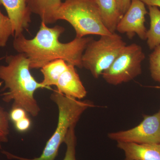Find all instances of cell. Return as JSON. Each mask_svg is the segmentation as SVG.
I'll return each mask as SVG.
<instances>
[{
  "label": "cell",
  "instance_id": "obj_7",
  "mask_svg": "<svg viewBox=\"0 0 160 160\" xmlns=\"http://www.w3.org/2000/svg\"><path fill=\"white\" fill-rule=\"evenodd\" d=\"M108 138L117 142L138 144L160 143V109L152 115H146L137 126L128 130L110 132Z\"/></svg>",
  "mask_w": 160,
  "mask_h": 160
},
{
  "label": "cell",
  "instance_id": "obj_20",
  "mask_svg": "<svg viewBox=\"0 0 160 160\" xmlns=\"http://www.w3.org/2000/svg\"><path fill=\"white\" fill-rule=\"evenodd\" d=\"M27 112L19 107H12L9 113V120L15 123L26 117Z\"/></svg>",
  "mask_w": 160,
  "mask_h": 160
},
{
  "label": "cell",
  "instance_id": "obj_24",
  "mask_svg": "<svg viewBox=\"0 0 160 160\" xmlns=\"http://www.w3.org/2000/svg\"><path fill=\"white\" fill-rule=\"evenodd\" d=\"M155 88H157V89H160V85L159 86H156Z\"/></svg>",
  "mask_w": 160,
  "mask_h": 160
},
{
  "label": "cell",
  "instance_id": "obj_19",
  "mask_svg": "<svg viewBox=\"0 0 160 160\" xmlns=\"http://www.w3.org/2000/svg\"><path fill=\"white\" fill-rule=\"evenodd\" d=\"M9 113L0 106V142H7L9 134Z\"/></svg>",
  "mask_w": 160,
  "mask_h": 160
},
{
  "label": "cell",
  "instance_id": "obj_12",
  "mask_svg": "<svg viewBox=\"0 0 160 160\" xmlns=\"http://www.w3.org/2000/svg\"><path fill=\"white\" fill-rule=\"evenodd\" d=\"M62 3L61 0H27L31 13L39 16L47 25L57 22V13Z\"/></svg>",
  "mask_w": 160,
  "mask_h": 160
},
{
  "label": "cell",
  "instance_id": "obj_21",
  "mask_svg": "<svg viewBox=\"0 0 160 160\" xmlns=\"http://www.w3.org/2000/svg\"><path fill=\"white\" fill-rule=\"evenodd\" d=\"M31 121L29 118L26 117L15 123V127L17 131L24 132L29 129L31 126Z\"/></svg>",
  "mask_w": 160,
  "mask_h": 160
},
{
  "label": "cell",
  "instance_id": "obj_8",
  "mask_svg": "<svg viewBox=\"0 0 160 160\" xmlns=\"http://www.w3.org/2000/svg\"><path fill=\"white\" fill-rule=\"evenodd\" d=\"M145 5L140 0H131L129 9L118 23L116 31L126 33L130 39L136 34L141 40H146L147 30L145 22L148 12Z\"/></svg>",
  "mask_w": 160,
  "mask_h": 160
},
{
  "label": "cell",
  "instance_id": "obj_2",
  "mask_svg": "<svg viewBox=\"0 0 160 160\" xmlns=\"http://www.w3.org/2000/svg\"><path fill=\"white\" fill-rule=\"evenodd\" d=\"M6 65L0 64V79L4 83L3 101L12 102V107H19L32 116L36 117L41 109L34 98L37 90L45 88L38 82L30 71V62L25 54L18 53L6 58Z\"/></svg>",
  "mask_w": 160,
  "mask_h": 160
},
{
  "label": "cell",
  "instance_id": "obj_22",
  "mask_svg": "<svg viewBox=\"0 0 160 160\" xmlns=\"http://www.w3.org/2000/svg\"><path fill=\"white\" fill-rule=\"evenodd\" d=\"M116 1L118 10L122 18L129 9L131 4V0H116Z\"/></svg>",
  "mask_w": 160,
  "mask_h": 160
},
{
  "label": "cell",
  "instance_id": "obj_17",
  "mask_svg": "<svg viewBox=\"0 0 160 160\" xmlns=\"http://www.w3.org/2000/svg\"><path fill=\"white\" fill-rule=\"evenodd\" d=\"M76 125L70 127L66 135L64 142L66 144V150L65 158L63 160H77L76 157V147L77 139L75 135Z\"/></svg>",
  "mask_w": 160,
  "mask_h": 160
},
{
  "label": "cell",
  "instance_id": "obj_13",
  "mask_svg": "<svg viewBox=\"0 0 160 160\" xmlns=\"http://www.w3.org/2000/svg\"><path fill=\"white\" fill-rule=\"evenodd\" d=\"M99 10L104 26L112 33L116 31V27L122 17L116 0H94Z\"/></svg>",
  "mask_w": 160,
  "mask_h": 160
},
{
  "label": "cell",
  "instance_id": "obj_18",
  "mask_svg": "<svg viewBox=\"0 0 160 160\" xmlns=\"http://www.w3.org/2000/svg\"><path fill=\"white\" fill-rule=\"evenodd\" d=\"M149 70L152 79L160 83V45L153 50L149 56Z\"/></svg>",
  "mask_w": 160,
  "mask_h": 160
},
{
  "label": "cell",
  "instance_id": "obj_10",
  "mask_svg": "<svg viewBox=\"0 0 160 160\" xmlns=\"http://www.w3.org/2000/svg\"><path fill=\"white\" fill-rule=\"evenodd\" d=\"M56 86L58 92L77 99L84 98L87 93L75 66L69 64L67 69L60 77Z\"/></svg>",
  "mask_w": 160,
  "mask_h": 160
},
{
  "label": "cell",
  "instance_id": "obj_11",
  "mask_svg": "<svg viewBox=\"0 0 160 160\" xmlns=\"http://www.w3.org/2000/svg\"><path fill=\"white\" fill-rule=\"evenodd\" d=\"M117 146L124 152V160H160V143L138 144L118 142Z\"/></svg>",
  "mask_w": 160,
  "mask_h": 160
},
{
  "label": "cell",
  "instance_id": "obj_9",
  "mask_svg": "<svg viewBox=\"0 0 160 160\" xmlns=\"http://www.w3.org/2000/svg\"><path fill=\"white\" fill-rule=\"evenodd\" d=\"M10 19L14 32V37L22 34L31 22V12L27 6V0H0Z\"/></svg>",
  "mask_w": 160,
  "mask_h": 160
},
{
  "label": "cell",
  "instance_id": "obj_4",
  "mask_svg": "<svg viewBox=\"0 0 160 160\" xmlns=\"http://www.w3.org/2000/svg\"><path fill=\"white\" fill-rule=\"evenodd\" d=\"M56 19L68 22L74 29L76 38L112 34L104 26L94 0H65L58 10Z\"/></svg>",
  "mask_w": 160,
  "mask_h": 160
},
{
  "label": "cell",
  "instance_id": "obj_16",
  "mask_svg": "<svg viewBox=\"0 0 160 160\" xmlns=\"http://www.w3.org/2000/svg\"><path fill=\"white\" fill-rule=\"evenodd\" d=\"M14 37L13 27L10 19L0 10V47H5L9 38Z\"/></svg>",
  "mask_w": 160,
  "mask_h": 160
},
{
  "label": "cell",
  "instance_id": "obj_15",
  "mask_svg": "<svg viewBox=\"0 0 160 160\" xmlns=\"http://www.w3.org/2000/svg\"><path fill=\"white\" fill-rule=\"evenodd\" d=\"M150 18V27L147 30L146 40L150 50L160 45V10L154 6H148Z\"/></svg>",
  "mask_w": 160,
  "mask_h": 160
},
{
  "label": "cell",
  "instance_id": "obj_25",
  "mask_svg": "<svg viewBox=\"0 0 160 160\" xmlns=\"http://www.w3.org/2000/svg\"><path fill=\"white\" fill-rule=\"evenodd\" d=\"M2 148V146H1V142H0V149Z\"/></svg>",
  "mask_w": 160,
  "mask_h": 160
},
{
  "label": "cell",
  "instance_id": "obj_23",
  "mask_svg": "<svg viewBox=\"0 0 160 160\" xmlns=\"http://www.w3.org/2000/svg\"><path fill=\"white\" fill-rule=\"evenodd\" d=\"M147 6H156L160 8V0H140Z\"/></svg>",
  "mask_w": 160,
  "mask_h": 160
},
{
  "label": "cell",
  "instance_id": "obj_5",
  "mask_svg": "<svg viewBox=\"0 0 160 160\" xmlns=\"http://www.w3.org/2000/svg\"><path fill=\"white\" fill-rule=\"evenodd\" d=\"M127 45L122 38L115 32L92 39L87 45L82 57L83 68L98 78L103 72L111 66L122 49Z\"/></svg>",
  "mask_w": 160,
  "mask_h": 160
},
{
  "label": "cell",
  "instance_id": "obj_1",
  "mask_svg": "<svg viewBox=\"0 0 160 160\" xmlns=\"http://www.w3.org/2000/svg\"><path fill=\"white\" fill-rule=\"evenodd\" d=\"M62 26L49 27L43 22L36 35L28 39L22 34L14 37L13 47L18 53L26 55L30 62V69H41L52 61L64 60L69 65L82 68V57L92 37L78 38L68 43L59 38L65 32Z\"/></svg>",
  "mask_w": 160,
  "mask_h": 160
},
{
  "label": "cell",
  "instance_id": "obj_3",
  "mask_svg": "<svg viewBox=\"0 0 160 160\" xmlns=\"http://www.w3.org/2000/svg\"><path fill=\"white\" fill-rule=\"evenodd\" d=\"M50 99L58 106V119L55 131L46 143L42 154L39 157L28 159L4 151V154L8 158L18 160H54L57 156L60 146L64 142L70 127L76 125L84 112L94 106L91 101H82L68 97L57 90L52 93Z\"/></svg>",
  "mask_w": 160,
  "mask_h": 160
},
{
  "label": "cell",
  "instance_id": "obj_6",
  "mask_svg": "<svg viewBox=\"0 0 160 160\" xmlns=\"http://www.w3.org/2000/svg\"><path fill=\"white\" fill-rule=\"evenodd\" d=\"M145 54L140 45L132 43L122 49L113 62L102 73L108 84L118 86L128 82L142 72V63Z\"/></svg>",
  "mask_w": 160,
  "mask_h": 160
},
{
  "label": "cell",
  "instance_id": "obj_14",
  "mask_svg": "<svg viewBox=\"0 0 160 160\" xmlns=\"http://www.w3.org/2000/svg\"><path fill=\"white\" fill-rule=\"evenodd\" d=\"M68 67V64L62 59L54 60L46 64L41 69L43 75L41 84L46 89H50L51 86H56L60 77Z\"/></svg>",
  "mask_w": 160,
  "mask_h": 160
}]
</instances>
